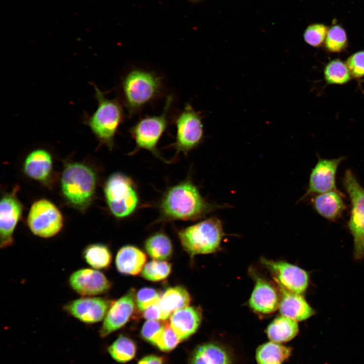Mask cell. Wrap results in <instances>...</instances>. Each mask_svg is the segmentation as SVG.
Here are the masks:
<instances>
[{
    "mask_svg": "<svg viewBox=\"0 0 364 364\" xmlns=\"http://www.w3.org/2000/svg\"><path fill=\"white\" fill-rule=\"evenodd\" d=\"M143 317L149 320H167L169 316L165 313L161 308L159 302L143 311Z\"/></svg>",
    "mask_w": 364,
    "mask_h": 364,
    "instance_id": "obj_38",
    "label": "cell"
},
{
    "mask_svg": "<svg viewBox=\"0 0 364 364\" xmlns=\"http://www.w3.org/2000/svg\"><path fill=\"white\" fill-rule=\"evenodd\" d=\"M291 353V347L270 341L259 346L255 358L257 364H282Z\"/></svg>",
    "mask_w": 364,
    "mask_h": 364,
    "instance_id": "obj_25",
    "label": "cell"
},
{
    "mask_svg": "<svg viewBox=\"0 0 364 364\" xmlns=\"http://www.w3.org/2000/svg\"><path fill=\"white\" fill-rule=\"evenodd\" d=\"M340 191H331L314 195L312 205L315 211L324 218L335 220L343 214L346 206Z\"/></svg>",
    "mask_w": 364,
    "mask_h": 364,
    "instance_id": "obj_20",
    "label": "cell"
},
{
    "mask_svg": "<svg viewBox=\"0 0 364 364\" xmlns=\"http://www.w3.org/2000/svg\"><path fill=\"white\" fill-rule=\"evenodd\" d=\"M96 186V177L89 167L79 163L68 164L61 177L63 194L73 206L84 210L90 203Z\"/></svg>",
    "mask_w": 364,
    "mask_h": 364,
    "instance_id": "obj_5",
    "label": "cell"
},
{
    "mask_svg": "<svg viewBox=\"0 0 364 364\" xmlns=\"http://www.w3.org/2000/svg\"><path fill=\"white\" fill-rule=\"evenodd\" d=\"M27 223L34 235L48 238L60 232L63 225V218L53 203L47 200L41 199L31 206Z\"/></svg>",
    "mask_w": 364,
    "mask_h": 364,
    "instance_id": "obj_9",
    "label": "cell"
},
{
    "mask_svg": "<svg viewBox=\"0 0 364 364\" xmlns=\"http://www.w3.org/2000/svg\"><path fill=\"white\" fill-rule=\"evenodd\" d=\"M160 293L154 288H143L140 289L135 296L137 308L142 311L158 303L161 297Z\"/></svg>",
    "mask_w": 364,
    "mask_h": 364,
    "instance_id": "obj_35",
    "label": "cell"
},
{
    "mask_svg": "<svg viewBox=\"0 0 364 364\" xmlns=\"http://www.w3.org/2000/svg\"><path fill=\"white\" fill-rule=\"evenodd\" d=\"M191 296L188 291L180 286L170 287L161 296L159 304L169 316L176 310L187 307L190 303Z\"/></svg>",
    "mask_w": 364,
    "mask_h": 364,
    "instance_id": "obj_26",
    "label": "cell"
},
{
    "mask_svg": "<svg viewBox=\"0 0 364 364\" xmlns=\"http://www.w3.org/2000/svg\"><path fill=\"white\" fill-rule=\"evenodd\" d=\"M202 310L199 307H186L173 312L170 317V325L181 340L194 334L202 321Z\"/></svg>",
    "mask_w": 364,
    "mask_h": 364,
    "instance_id": "obj_19",
    "label": "cell"
},
{
    "mask_svg": "<svg viewBox=\"0 0 364 364\" xmlns=\"http://www.w3.org/2000/svg\"><path fill=\"white\" fill-rule=\"evenodd\" d=\"M136 351L134 341L124 335H120L108 347L110 356L115 361L125 363L131 360Z\"/></svg>",
    "mask_w": 364,
    "mask_h": 364,
    "instance_id": "obj_31",
    "label": "cell"
},
{
    "mask_svg": "<svg viewBox=\"0 0 364 364\" xmlns=\"http://www.w3.org/2000/svg\"><path fill=\"white\" fill-rule=\"evenodd\" d=\"M118 88V100L132 116L161 96L163 79L153 71L132 69L122 76Z\"/></svg>",
    "mask_w": 364,
    "mask_h": 364,
    "instance_id": "obj_1",
    "label": "cell"
},
{
    "mask_svg": "<svg viewBox=\"0 0 364 364\" xmlns=\"http://www.w3.org/2000/svg\"><path fill=\"white\" fill-rule=\"evenodd\" d=\"M146 259V254L140 249L127 245L121 248L118 251L115 264L121 274L136 275L143 269Z\"/></svg>",
    "mask_w": 364,
    "mask_h": 364,
    "instance_id": "obj_21",
    "label": "cell"
},
{
    "mask_svg": "<svg viewBox=\"0 0 364 364\" xmlns=\"http://www.w3.org/2000/svg\"><path fill=\"white\" fill-rule=\"evenodd\" d=\"M145 247L149 255L158 260L169 259L173 252L170 240L167 235L162 233H156L148 238Z\"/></svg>",
    "mask_w": 364,
    "mask_h": 364,
    "instance_id": "obj_28",
    "label": "cell"
},
{
    "mask_svg": "<svg viewBox=\"0 0 364 364\" xmlns=\"http://www.w3.org/2000/svg\"><path fill=\"white\" fill-rule=\"evenodd\" d=\"M261 263L270 272L276 283L293 293L301 294L306 290L309 275L301 268L288 262L261 257Z\"/></svg>",
    "mask_w": 364,
    "mask_h": 364,
    "instance_id": "obj_11",
    "label": "cell"
},
{
    "mask_svg": "<svg viewBox=\"0 0 364 364\" xmlns=\"http://www.w3.org/2000/svg\"><path fill=\"white\" fill-rule=\"evenodd\" d=\"M135 291L130 289L124 295L114 301L99 331L101 337H105L122 327L132 314L135 305Z\"/></svg>",
    "mask_w": 364,
    "mask_h": 364,
    "instance_id": "obj_16",
    "label": "cell"
},
{
    "mask_svg": "<svg viewBox=\"0 0 364 364\" xmlns=\"http://www.w3.org/2000/svg\"><path fill=\"white\" fill-rule=\"evenodd\" d=\"M325 50L331 53H340L344 51L348 45L346 31L343 26L334 19L329 30L324 42Z\"/></svg>",
    "mask_w": 364,
    "mask_h": 364,
    "instance_id": "obj_29",
    "label": "cell"
},
{
    "mask_svg": "<svg viewBox=\"0 0 364 364\" xmlns=\"http://www.w3.org/2000/svg\"><path fill=\"white\" fill-rule=\"evenodd\" d=\"M298 331L297 322L282 315L271 322L266 328V333L271 341L282 343L293 339Z\"/></svg>",
    "mask_w": 364,
    "mask_h": 364,
    "instance_id": "obj_24",
    "label": "cell"
},
{
    "mask_svg": "<svg viewBox=\"0 0 364 364\" xmlns=\"http://www.w3.org/2000/svg\"><path fill=\"white\" fill-rule=\"evenodd\" d=\"M82 256L85 262L96 269L108 268L112 261V254L109 247L101 243L87 245L83 249Z\"/></svg>",
    "mask_w": 364,
    "mask_h": 364,
    "instance_id": "obj_27",
    "label": "cell"
},
{
    "mask_svg": "<svg viewBox=\"0 0 364 364\" xmlns=\"http://www.w3.org/2000/svg\"><path fill=\"white\" fill-rule=\"evenodd\" d=\"M90 83L95 88L94 97L97 102V107L92 114L83 112L82 122L90 128L101 142L111 147L118 129L124 119L123 106L118 99L107 98L105 93L97 84Z\"/></svg>",
    "mask_w": 364,
    "mask_h": 364,
    "instance_id": "obj_3",
    "label": "cell"
},
{
    "mask_svg": "<svg viewBox=\"0 0 364 364\" xmlns=\"http://www.w3.org/2000/svg\"><path fill=\"white\" fill-rule=\"evenodd\" d=\"M138 364H163V360L160 356L151 355L142 358Z\"/></svg>",
    "mask_w": 364,
    "mask_h": 364,
    "instance_id": "obj_39",
    "label": "cell"
},
{
    "mask_svg": "<svg viewBox=\"0 0 364 364\" xmlns=\"http://www.w3.org/2000/svg\"><path fill=\"white\" fill-rule=\"evenodd\" d=\"M346 63L351 76L356 79L364 77V50L350 55Z\"/></svg>",
    "mask_w": 364,
    "mask_h": 364,
    "instance_id": "obj_37",
    "label": "cell"
},
{
    "mask_svg": "<svg viewBox=\"0 0 364 364\" xmlns=\"http://www.w3.org/2000/svg\"><path fill=\"white\" fill-rule=\"evenodd\" d=\"M250 275L254 281V286L248 304L254 312L262 314L275 312L279 307L280 293L269 281L250 268ZM277 285V284H276Z\"/></svg>",
    "mask_w": 364,
    "mask_h": 364,
    "instance_id": "obj_13",
    "label": "cell"
},
{
    "mask_svg": "<svg viewBox=\"0 0 364 364\" xmlns=\"http://www.w3.org/2000/svg\"><path fill=\"white\" fill-rule=\"evenodd\" d=\"M230 352L223 346L214 343L198 346L193 352L191 364H232Z\"/></svg>",
    "mask_w": 364,
    "mask_h": 364,
    "instance_id": "obj_23",
    "label": "cell"
},
{
    "mask_svg": "<svg viewBox=\"0 0 364 364\" xmlns=\"http://www.w3.org/2000/svg\"><path fill=\"white\" fill-rule=\"evenodd\" d=\"M52 169L50 154L42 149L32 151L26 157L24 164L25 174L29 177L40 181L46 180Z\"/></svg>",
    "mask_w": 364,
    "mask_h": 364,
    "instance_id": "obj_22",
    "label": "cell"
},
{
    "mask_svg": "<svg viewBox=\"0 0 364 364\" xmlns=\"http://www.w3.org/2000/svg\"><path fill=\"white\" fill-rule=\"evenodd\" d=\"M107 204L112 213L121 218L131 214L139 203V197L132 180L115 173L107 180L104 189Z\"/></svg>",
    "mask_w": 364,
    "mask_h": 364,
    "instance_id": "obj_7",
    "label": "cell"
},
{
    "mask_svg": "<svg viewBox=\"0 0 364 364\" xmlns=\"http://www.w3.org/2000/svg\"><path fill=\"white\" fill-rule=\"evenodd\" d=\"M113 301L103 297H83L69 301L63 309L83 323L93 324L105 317Z\"/></svg>",
    "mask_w": 364,
    "mask_h": 364,
    "instance_id": "obj_12",
    "label": "cell"
},
{
    "mask_svg": "<svg viewBox=\"0 0 364 364\" xmlns=\"http://www.w3.org/2000/svg\"><path fill=\"white\" fill-rule=\"evenodd\" d=\"M343 184L351 202L348 228L353 238L354 256L360 259L364 256V188L349 169L345 172Z\"/></svg>",
    "mask_w": 364,
    "mask_h": 364,
    "instance_id": "obj_6",
    "label": "cell"
},
{
    "mask_svg": "<svg viewBox=\"0 0 364 364\" xmlns=\"http://www.w3.org/2000/svg\"><path fill=\"white\" fill-rule=\"evenodd\" d=\"M176 138L174 148L187 153L197 146L203 137V125L200 113L187 103L174 118Z\"/></svg>",
    "mask_w": 364,
    "mask_h": 364,
    "instance_id": "obj_10",
    "label": "cell"
},
{
    "mask_svg": "<svg viewBox=\"0 0 364 364\" xmlns=\"http://www.w3.org/2000/svg\"><path fill=\"white\" fill-rule=\"evenodd\" d=\"M324 79L328 84L343 85L351 79L346 63L339 59L328 62L324 68Z\"/></svg>",
    "mask_w": 364,
    "mask_h": 364,
    "instance_id": "obj_30",
    "label": "cell"
},
{
    "mask_svg": "<svg viewBox=\"0 0 364 364\" xmlns=\"http://www.w3.org/2000/svg\"><path fill=\"white\" fill-rule=\"evenodd\" d=\"M280 293L279 309L281 315L296 322L305 320L315 314V310L301 294L291 292L276 283Z\"/></svg>",
    "mask_w": 364,
    "mask_h": 364,
    "instance_id": "obj_18",
    "label": "cell"
},
{
    "mask_svg": "<svg viewBox=\"0 0 364 364\" xmlns=\"http://www.w3.org/2000/svg\"><path fill=\"white\" fill-rule=\"evenodd\" d=\"M180 341L170 324L166 323L156 346L163 351L168 352L175 348Z\"/></svg>",
    "mask_w": 364,
    "mask_h": 364,
    "instance_id": "obj_36",
    "label": "cell"
},
{
    "mask_svg": "<svg viewBox=\"0 0 364 364\" xmlns=\"http://www.w3.org/2000/svg\"><path fill=\"white\" fill-rule=\"evenodd\" d=\"M70 287L82 296H94L105 293L112 284L102 272L93 268H83L73 272L68 280Z\"/></svg>",
    "mask_w": 364,
    "mask_h": 364,
    "instance_id": "obj_15",
    "label": "cell"
},
{
    "mask_svg": "<svg viewBox=\"0 0 364 364\" xmlns=\"http://www.w3.org/2000/svg\"><path fill=\"white\" fill-rule=\"evenodd\" d=\"M344 159V157L334 159L319 157L311 170L308 188L301 199L311 195L338 191L336 185V172L339 165Z\"/></svg>",
    "mask_w": 364,
    "mask_h": 364,
    "instance_id": "obj_14",
    "label": "cell"
},
{
    "mask_svg": "<svg viewBox=\"0 0 364 364\" xmlns=\"http://www.w3.org/2000/svg\"><path fill=\"white\" fill-rule=\"evenodd\" d=\"M163 218L168 220H195L207 213L212 208L190 181L171 187L160 204Z\"/></svg>",
    "mask_w": 364,
    "mask_h": 364,
    "instance_id": "obj_2",
    "label": "cell"
},
{
    "mask_svg": "<svg viewBox=\"0 0 364 364\" xmlns=\"http://www.w3.org/2000/svg\"><path fill=\"white\" fill-rule=\"evenodd\" d=\"M224 235L221 222L215 217L203 220L178 232L181 244L192 257L218 251Z\"/></svg>",
    "mask_w": 364,
    "mask_h": 364,
    "instance_id": "obj_4",
    "label": "cell"
},
{
    "mask_svg": "<svg viewBox=\"0 0 364 364\" xmlns=\"http://www.w3.org/2000/svg\"><path fill=\"white\" fill-rule=\"evenodd\" d=\"M166 323L161 320H147L143 325L141 336L146 341L156 345L161 335Z\"/></svg>",
    "mask_w": 364,
    "mask_h": 364,
    "instance_id": "obj_34",
    "label": "cell"
},
{
    "mask_svg": "<svg viewBox=\"0 0 364 364\" xmlns=\"http://www.w3.org/2000/svg\"><path fill=\"white\" fill-rule=\"evenodd\" d=\"M329 26L321 23L309 25L305 29L303 38L308 45L318 48L324 44Z\"/></svg>",
    "mask_w": 364,
    "mask_h": 364,
    "instance_id": "obj_33",
    "label": "cell"
},
{
    "mask_svg": "<svg viewBox=\"0 0 364 364\" xmlns=\"http://www.w3.org/2000/svg\"><path fill=\"white\" fill-rule=\"evenodd\" d=\"M173 97H167L162 113L141 118L129 129L137 149L147 150L159 157L157 145L168 125V113Z\"/></svg>",
    "mask_w": 364,
    "mask_h": 364,
    "instance_id": "obj_8",
    "label": "cell"
},
{
    "mask_svg": "<svg viewBox=\"0 0 364 364\" xmlns=\"http://www.w3.org/2000/svg\"><path fill=\"white\" fill-rule=\"evenodd\" d=\"M171 270V265L168 262L154 260L149 262L144 266L142 276L149 281H159L167 278Z\"/></svg>",
    "mask_w": 364,
    "mask_h": 364,
    "instance_id": "obj_32",
    "label": "cell"
},
{
    "mask_svg": "<svg viewBox=\"0 0 364 364\" xmlns=\"http://www.w3.org/2000/svg\"><path fill=\"white\" fill-rule=\"evenodd\" d=\"M22 206L15 193L4 196L0 203L1 247L6 248L14 243L13 233L20 219Z\"/></svg>",
    "mask_w": 364,
    "mask_h": 364,
    "instance_id": "obj_17",
    "label": "cell"
}]
</instances>
